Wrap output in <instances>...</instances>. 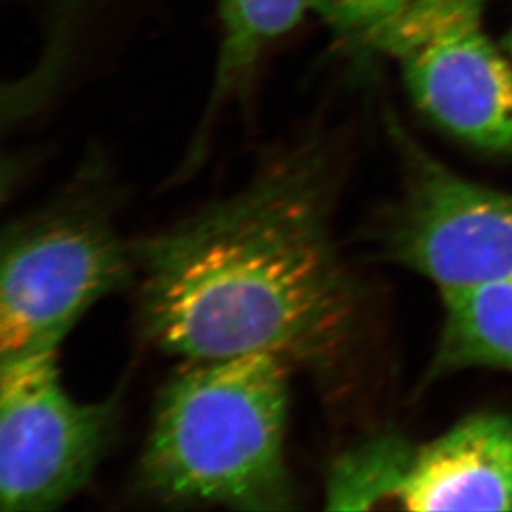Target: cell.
<instances>
[{
	"label": "cell",
	"mask_w": 512,
	"mask_h": 512,
	"mask_svg": "<svg viewBox=\"0 0 512 512\" xmlns=\"http://www.w3.org/2000/svg\"><path fill=\"white\" fill-rule=\"evenodd\" d=\"M334 198L329 151L302 136L236 193L133 242L145 339L184 362L267 353L335 387L363 304L335 246Z\"/></svg>",
	"instance_id": "obj_1"
},
{
	"label": "cell",
	"mask_w": 512,
	"mask_h": 512,
	"mask_svg": "<svg viewBox=\"0 0 512 512\" xmlns=\"http://www.w3.org/2000/svg\"><path fill=\"white\" fill-rule=\"evenodd\" d=\"M274 355L184 362L156 398L136 486L168 506L292 511L289 373Z\"/></svg>",
	"instance_id": "obj_2"
},
{
	"label": "cell",
	"mask_w": 512,
	"mask_h": 512,
	"mask_svg": "<svg viewBox=\"0 0 512 512\" xmlns=\"http://www.w3.org/2000/svg\"><path fill=\"white\" fill-rule=\"evenodd\" d=\"M95 158L62 194L2 232L0 357L58 350L103 297L136 279Z\"/></svg>",
	"instance_id": "obj_3"
},
{
	"label": "cell",
	"mask_w": 512,
	"mask_h": 512,
	"mask_svg": "<svg viewBox=\"0 0 512 512\" xmlns=\"http://www.w3.org/2000/svg\"><path fill=\"white\" fill-rule=\"evenodd\" d=\"M335 511H512V418L481 413L428 441L375 433L334 459Z\"/></svg>",
	"instance_id": "obj_4"
},
{
	"label": "cell",
	"mask_w": 512,
	"mask_h": 512,
	"mask_svg": "<svg viewBox=\"0 0 512 512\" xmlns=\"http://www.w3.org/2000/svg\"><path fill=\"white\" fill-rule=\"evenodd\" d=\"M120 393L77 401L57 350L0 357V504L52 511L87 488L115 440Z\"/></svg>",
	"instance_id": "obj_5"
},
{
	"label": "cell",
	"mask_w": 512,
	"mask_h": 512,
	"mask_svg": "<svg viewBox=\"0 0 512 512\" xmlns=\"http://www.w3.org/2000/svg\"><path fill=\"white\" fill-rule=\"evenodd\" d=\"M410 189L385 251L441 295L512 282V194L474 183L406 140Z\"/></svg>",
	"instance_id": "obj_6"
},
{
	"label": "cell",
	"mask_w": 512,
	"mask_h": 512,
	"mask_svg": "<svg viewBox=\"0 0 512 512\" xmlns=\"http://www.w3.org/2000/svg\"><path fill=\"white\" fill-rule=\"evenodd\" d=\"M484 4L459 5L397 58L431 121L479 150L512 155V65L484 32Z\"/></svg>",
	"instance_id": "obj_7"
},
{
	"label": "cell",
	"mask_w": 512,
	"mask_h": 512,
	"mask_svg": "<svg viewBox=\"0 0 512 512\" xmlns=\"http://www.w3.org/2000/svg\"><path fill=\"white\" fill-rule=\"evenodd\" d=\"M312 0H219V37L213 85L194 136L189 160L199 161L211 126L224 108L251 88L257 67L277 40L297 29Z\"/></svg>",
	"instance_id": "obj_8"
},
{
	"label": "cell",
	"mask_w": 512,
	"mask_h": 512,
	"mask_svg": "<svg viewBox=\"0 0 512 512\" xmlns=\"http://www.w3.org/2000/svg\"><path fill=\"white\" fill-rule=\"evenodd\" d=\"M443 305L431 375L469 368L512 372V282L446 294Z\"/></svg>",
	"instance_id": "obj_9"
},
{
	"label": "cell",
	"mask_w": 512,
	"mask_h": 512,
	"mask_svg": "<svg viewBox=\"0 0 512 512\" xmlns=\"http://www.w3.org/2000/svg\"><path fill=\"white\" fill-rule=\"evenodd\" d=\"M413 0H312V12L343 44L377 50Z\"/></svg>",
	"instance_id": "obj_10"
},
{
	"label": "cell",
	"mask_w": 512,
	"mask_h": 512,
	"mask_svg": "<svg viewBox=\"0 0 512 512\" xmlns=\"http://www.w3.org/2000/svg\"><path fill=\"white\" fill-rule=\"evenodd\" d=\"M464 2L469 0H413L400 22L380 40L377 50L397 58Z\"/></svg>",
	"instance_id": "obj_11"
},
{
	"label": "cell",
	"mask_w": 512,
	"mask_h": 512,
	"mask_svg": "<svg viewBox=\"0 0 512 512\" xmlns=\"http://www.w3.org/2000/svg\"><path fill=\"white\" fill-rule=\"evenodd\" d=\"M504 47H506V50L512 55V25L508 35H506V39H504Z\"/></svg>",
	"instance_id": "obj_12"
}]
</instances>
